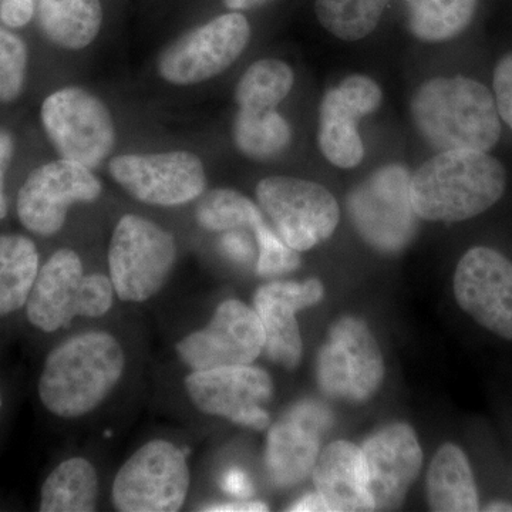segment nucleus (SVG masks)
Returning <instances> with one entry per match:
<instances>
[{
	"label": "nucleus",
	"instance_id": "nucleus-19",
	"mask_svg": "<svg viewBox=\"0 0 512 512\" xmlns=\"http://www.w3.org/2000/svg\"><path fill=\"white\" fill-rule=\"evenodd\" d=\"M325 288L318 279L269 282L256 291L254 309L265 330V353L276 365L293 370L302 360V338L296 313L318 305Z\"/></svg>",
	"mask_w": 512,
	"mask_h": 512
},
{
	"label": "nucleus",
	"instance_id": "nucleus-42",
	"mask_svg": "<svg viewBox=\"0 0 512 512\" xmlns=\"http://www.w3.org/2000/svg\"><path fill=\"white\" fill-rule=\"evenodd\" d=\"M2 396H0V409H2Z\"/></svg>",
	"mask_w": 512,
	"mask_h": 512
},
{
	"label": "nucleus",
	"instance_id": "nucleus-2",
	"mask_svg": "<svg viewBox=\"0 0 512 512\" xmlns=\"http://www.w3.org/2000/svg\"><path fill=\"white\" fill-rule=\"evenodd\" d=\"M505 184L503 164L485 151H440L412 175L410 195L421 220L461 222L497 204Z\"/></svg>",
	"mask_w": 512,
	"mask_h": 512
},
{
	"label": "nucleus",
	"instance_id": "nucleus-16",
	"mask_svg": "<svg viewBox=\"0 0 512 512\" xmlns=\"http://www.w3.org/2000/svg\"><path fill=\"white\" fill-rule=\"evenodd\" d=\"M454 296L478 325L512 342V262L493 248H471L454 274Z\"/></svg>",
	"mask_w": 512,
	"mask_h": 512
},
{
	"label": "nucleus",
	"instance_id": "nucleus-23",
	"mask_svg": "<svg viewBox=\"0 0 512 512\" xmlns=\"http://www.w3.org/2000/svg\"><path fill=\"white\" fill-rule=\"evenodd\" d=\"M37 20L53 45L80 50L99 36L103 8L100 0H39Z\"/></svg>",
	"mask_w": 512,
	"mask_h": 512
},
{
	"label": "nucleus",
	"instance_id": "nucleus-17",
	"mask_svg": "<svg viewBox=\"0 0 512 512\" xmlns=\"http://www.w3.org/2000/svg\"><path fill=\"white\" fill-rule=\"evenodd\" d=\"M379 84L365 74H352L323 96L319 107L318 146L330 164L355 168L365 157V146L357 130L363 117L382 104Z\"/></svg>",
	"mask_w": 512,
	"mask_h": 512
},
{
	"label": "nucleus",
	"instance_id": "nucleus-35",
	"mask_svg": "<svg viewBox=\"0 0 512 512\" xmlns=\"http://www.w3.org/2000/svg\"><path fill=\"white\" fill-rule=\"evenodd\" d=\"M221 248L228 258L238 262V264H249L255 256L251 239L244 231H238V229L224 232V237L221 239Z\"/></svg>",
	"mask_w": 512,
	"mask_h": 512
},
{
	"label": "nucleus",
	"instance_id": "nucleus-30",
	"mask_svg": "<svg viewBox=\"0 0 512 512\" xmlns=\"http://www.w3.org/2000/svg\"><path fill=\"white\" fill-rule=\"evenodd\" d=\"M195 220L210 232L252 228L264 221L262 212L241 192L231 188H215L202 195L195 210Z\"/></svg>",
	"mask_w": 512,
	"mask_h": 512
},
{
	"label": "nucleus",
	"instance_id": "nucleus-38",
	"mask_svg": "<svg viewBox=\"0 0 512 512\" xmlns=\"http://www.w3.org/2000/svg\"><path fill=\"white\" fill-rule=\"evenodd\" d=\"M211 512H265L269 511L268 505L259 501L238 500L231 503L212 504L202 508Z\"/></svg>",
	"mask_w": 512,
	"mask_h": 512
},
{
	"label": "nucleus",
	"instance_id": "nucleus-20",
	"mask_svg": "<svg viewBox=\"0 0 512 512\" xmlns=\"http://www.w3.org/2000/svg\"><path fill=\"white\" fill-rule=\"evenodd\" d=\"M316 491L330 511H375L367 491L362 448L349 441H335L319 454L312 471Z\"/></svg>",
	"mask_w": 512,
	"mask_h": 512
},
{
	"label": "nucleus",
	"instance_id": "nucleus-28",
	"mask_svg": "<svg viewBox=\"0 0 512 512\" xmlns=\"http://www.w3.org/2000/svg\"><path fill=\"white\" fill-rule=\"evenodd\" d=\"M295 73L288 63L262 59L248 67L235 87L239 109H276L291 93Z\"/></svg>",
	"mask_w": 512,
	"mask_h": 512
},
{
	"label": "nucleus",
	"instance_id": "nucleus-7",
	"mask_svg": "<svg viewBox=\"0 0 512 512\" xmlns=\"http://www.w3.org/2000/svg\"><path fill=\"white\" fill-rule=\"evenodd\" d=\"M412 175L400 164L383 165L348 197L352 224L370 247L396 254L412 242L417 214L410 195Z\"/></svg>",
	"mask_w": 512,
	"mask_h": 512
},
{
	"label": "nucleus",
	"instance_id": "nucleus-12",
	"mask_svg": "<svg viewBox=\"0 0 512 512\" xmlns=\"http://www.w3.org/2000/svg\"><path fill=\"white\" fill-rule=\"evenodd\" d=\"M103 184L90 168L73 161H52L35 168L20 187L16 212L20 224L39 237H53L74 204L99 200Z\"/></svg>",
	"mask_w": 512,
	"mask_h": 512
},
{
	"label": "nucleus",
	"instance_id": "nucleus-11",
	"mask_svg": "<svg viewBox=\"0 0 512 512\" xmlns=\"http://www.w3.org/2000/svg\"><path fill=\"white\" fill-rule=\"evenodd\" d=\"M251 40L242 13L229 12L191 29L165 47L157 60L161 79L174 86H194L229 69Z\"/></svg>",
	"mask_w": 512,
	"mask_h": 512
},
{
	"label": "nucleus",
	"instance_id": "nucleus-26",
	"mask_svg": "<svg viewBox=\"0 0 512 512\" xmlns=\"http://www.w3.org/2000/svg\"><path fill=\"white\" fill-rule=\"evenodd\" d=\"M232 136L239 153L252 160H271L284 153L292 141L288 121L276 109H239Z\"/></svg>",
	"mask_w": 512,
	"mask_h": 512
},
{
	"label": "nucleus",
	"instance_id": "nucleus-3",
	"mask_svg": "<svg viewBox=\"0 0 512 512\" xmlns=\"http://www.w3.org/2000/svg\"><path fill=\"white\" fill-rule=\"evenodd\" d=\"M414 126L439 151L491 150L501 136L494 94L470 77H436L410 103Z\"/></svg>",
	"mask_w": 512,
	"mask_h": 512
},
{
	"label": "nucleus",
	"instance_id": "nucleus-22",
	"mask_svg": "<svg viewBox=\"0 0 512 512\" xmlns=\"http://www.w3.org/2000/svg\"><path fill=\"white\" fill-rule=\"evenodd\" d=\"M427 501L431 510L437 512L480 510L470 461L456 444L441 446L431 461L427 473Z\"/></svg>",
	"mask_w": 512,
	"mask_h": 512
},
{
	"label": "nucleus",
	"instance_id": "nucleus-37",
	"mask_svg": "<svg viewBox=\"0 0 512 512\" xmlns=\"http://www.w3.org/2000/svg\"><path fill=\"white\" fill-rule=\"evenodd\" d=\"M221 488L225 493L238 498V500H249L255 493L251 477L239 467H232L225 471L221 478Z\"/></svg>",
	"mask_w": 512,
	"mask_h": 512
},
{
	"label": "nucleus",
	"instance_id": "nucleus-34",
	"mask_svg": "<svg viewBox=\"0 0 512 512\" xmlns=\"http://www.w3.org/2000/svg\"><path fill=\"white\" fill-rule=\"evenodd\" d=\"M33 15H35L33 0H0V20L8 28H25Z\"/></svg>",
	"mask_w": 512,
	"mask_h": 512
},
{
	"label": "nucleus",
	"instance_id": "nucleus-40",
	"mask_svg": "<svg viewBox=\"0 0 512 512\" xmlns=\"http://www.w3.org/2000/svg\"><path fill=\"white\" fill-rule=\"evenodd\" d=\"M272 0H224V5L232 12H242V10H252L261 8Z\"/></svg>",
	"mask_w": 512,
	"mask_h": 512
},
{
	"label": "nucleus",
	"instance_id": "nucleus-13",
	"mask_svg": "<svg viewBox=\"0 0 512 512\" xmlns=\"http://www.w3.org/2000/svg\"><path fill=\"white\" fill-rule=\"evenodd\" d=\"M109 171L134 200L157 207L188 204L207 187L204 164L190 151L121 154L111 158Z\"/></svg>",
	"mask_w": 512,
	"mask_h": 512
},
{
	"label": "nucleus",
	"instance_id": "nucleus-8",
	"mask_svg": "<svg viewBox=\"0 0 512 512\" xmlns=\"http://www.w3.org/2000/svg\"><path fill=\"white\" fill-rule=\"evenodd\" d=\"M191 474L181 448L151 440L138 448L113 483V504L123 512H175L184 507Z\"/></svg>",
	"mask_w": 512,
	"mask_h": 512
},
{
	"label": "nucleus",
	"instance_id": "nucleus-4",
	"mask_svg": "<svg viewBox=\"0 0 512 512\" xmlns=\"http://www.w3.org/2000/svg\"><path fill=\"white\" fill-rule=\"evenodd\" d=\"M110 276L84 274L82 258L73 249L56 251L40 266L26 302L30 325L45 333L69 326L77 316L100 318L114 303Z\"/></svg>",
	"mask_w": 512,
	"mask_h": 512
},
{
	"label": "nucleus",
	"instance_id": "nucleus-32",
	"mask_svg": "<svg viewBox=\"0 0 512 512\" xmlns=\"http://www.w3.org/2000/svg\"><path fill=\"white\" fill-rule=\"evenodd\" d=\"M258 259L256 272L262 278H275L295 271L301 264L298 251L289 247L284 239L271 229L265 220L254 228Z\"/></svg>",
	"mask_w": 512,
	"mask_h": 512
},
{
	"label": "nucleus",
	"instance_id": "nucleus-27",
	"mask_svg": "<svg viewBox=\"0 0 512 512\" xmlns=\"http://www.w3.org/2000/svg\"><path fill=\"white\" fill-rule=\"evenodd\" d=\"M478 0H406L409 29L421 42L454 39L470 26Z\"/></svg>",
	"mask_w": 512,
	"mask_h": 512
},
{
	"label": "nucleus",
	"instance_id": "nucleus-33",
	"mask_svg": "<svg viewBox=\"0 0 512 512\" xmlns=\"http://www.w3.org/2000/svg\"><path fill=\"white\" fill-rule=\"evenodd\" d=\"M494 99L498 114L512 130V53L504 56L495 66Z\"/></svg>",
	"mask_w": 512,
	"mask_h": 512
},
{
	"label": "nucleus",
	"instance_id": "nucleus-29",
	"mask_svg": "<svg viewBox=\"0 0 512 512\" xmlns=\"http://www.w3.org/2000/svg\"><path fill=\"white\" fill-rule=\"evenodd\" d=\"M392 0H316L320 25L345 42H357L375 32Z\"/></svg>",
	"mask_w": 512,
	"mask_h": 512
},
{
	"label": "nucleus",
	"instance_id": "nucleus-41",
	"mask_svg": "<svg viewBox=\"0 0 512 512\" xmlns=\"http://www.w3.org/2000/svg\"><path fill=\"white\" fill-rule=\"evenodd\" d=\"M484 511L512 512V504L507 501H493V503L485 505Z\"/></svg>",
	"mask_w": 512,
	"mask_h": 512
},
{
	"label": "nucleus",
	"instance_id": "nucleus-21",
	"mask_svg": "<svg viewBox=\"0 0 512 512\" xmlns=\"http://www.w3.org/2000/svg\"><path fill=\"white\" fill-rule=\"evenodd\" d=\"M322 434L286 413L269 429L265 466L269 480L279 488H292L311 476L319 457Z\"/></svg>",
	"mask_w": 512,
	"mask_h": 512
},
{
	"label": "nucleus",
	"instance_id": "nucleus-6",
	"mask_svg": "<svg viewBox=\"0 0 512 512\" xmlns=\"http://www.w3.org/2000/svg\"><path fill=\"white\" fill-rule=\"evenodd\" d=\"M40 121L63 160L94 170L116 147V126L103 100L82 87L67 86L46 97Z\"/></svg>",
	"mask_w": 512,
	"mask_h": 512
},
{
	"label": "nucleus",
	"instance_id": "nucleus-14",
	"mask_svg": "<svg viewBox=\"0 0 512 512\" xmlns=\"http://www.w3.org/2000/svg\"><path fill=\"white\" fill-rule=\"evenodd\" d=\"M185 390L202 413L254 430H264L271 423L265 404L274 396V382L259 367L192 370L185 377Z\"/></svg>",
	"mask_w": 512,
	"mask_h": 512
},
{
	"label": "nucleus",
	"instance_id": "nucleus-36",
	"mask_svg": "<svg viewBox=\"0 0 512 512\" xmlns=\"http://www.w3.org/2000/svg\"><path fill=\"white\" fill-rule=\"evenodd\" d=\"M15 154V140L5 128H0V221L8 215V198L5 192V178Z\"/></svg>",
	"mask_w": 512,
	"mask_h": 512
},
{
	"label": "nucleus",
	"instance_id": "nucleus-1",
	"mask_svg": "<svg viewBox=\"0 0 512 512\" xmlns=\"http://www.w3.org/2000/svg\"><path fill=\"white\" fill-rule=\"evenodd\" d=\"M124 367L126 356L110 333L74 335L47 355L37 386L40 402L57 417H82L113 392Z\"/></svg>",
	"mask_w": 512,
	"mask_h": 512
},
{
	"label": "nucleus",
	"instance_id": "nucleus-24",
	"mask_svg": "<svg viewBox=\"0 0 512 512\" xmlns=\"http://www.w3.org/2000/svg\"><path fill=\"white\" fill-rule=\"evenodd\" d=\"M99 476L84 458L63 461L49 474L40 490L42 512H90L96 510Z\"/></svg>",
	"mask_w": 512,
	"mask_h": 512
},
{
	"label": "nucleus",
	"instance_id": "nucleus-25",
	"mask_svg": "<svg viewBox=\"0 0 512 512\" xmlns=\"http://www.w3.org/2000/svg\"><path fill=\"white\" fill-rule=\"evenodd\" d=\"M39 269V252L32 239L0 235V318L26 306Z\"/></svg>",
	"mask_w": 512,
	"mask_h": 512
},
{
	"label": "nucleus",
	"instance_id": "nucleus-18",
	"mask_svg": "<svg viewBox=\"0 0 512 512\" xmlns=\"http://www.w3.org/2000/svg\"><path fill=\"white\" fill-rule=\"evenodd\" d=\"M362 456L375 510L399 508L423 467V451L412 427L394 423L377 430L362 447Z\"/></svg>",
	"mask_w": 512,
	"mask_h": 512
},
{
	"label": "nucleus",
	"instance_id": "nucleus-39",
	"mask_svg": "<svg viewBox=\"0 0 512 512\" xmlns=\"http://www.w3.org/2000/svg\"><path fill=\"white\" fill-rule=\"evenodd\" d=\"M288 511H296V512H312V511H330L328 503L323 500L322 495L315 491V493H309L303 495V497L299 498L298 501H295L288 508Z\"/></svg>",
	"mask_w": 512,
	"mask_h": 512
},
{
	"label": "nucleus",
	"instance_id": "nucleus-10",
	"mask_svg": "<svg viewBox=\"0 0 512 512\" xmlns=\"http://www.w3.org/2000/svg\"><path fill=\"white\" fill-rule=\"evenodd\" d=\"M318 384L323 393L349 403H365L384 379L379 343L363 320L345 316L330 329L320 349Z\"/></svg>",
	"mask_w": 512,
	"mask_h": 512
},
{
	"label": "nucleus",
	"instance_id": "nucleus-31",
	"mask_svg": "<svg viewBox=\"0 0 512 512\" xmlns=\"http://www.w3.org/2000/svg\"><path fill=\"white\" fill-rule=\"evenodd\" d=\"M29 53L25 42L0 28V103L19 99L25 87Z\"/></svg>",
	"mask_w": 512,
	"mask_h": 512
},
{
	"label": "nucleus",
	"instance_id": "nucleus-9",
	"mask_svg": "<svg viewBox=\"0 0 512 512\" xmlns=\"http://www.w3.org/2000/svg\"><path fill=\"white\" fill-rule=\"evenodd\" d=\"M256 200L274 224L276 234L295 251L315 248L338 228V201L313 181L285 175L264 178L256 185Z\"/></svg>",
	"mask_w": 512,
	"mask_h": 512
},
{
	"label": "nucleus",
	"instance_id": "nucleus-5",
	"mask_svg": "<svg viewBox=\"0 0 512 512\" xmlns=\"http://www.w3.org/2000/svg\"><path fill=\"white\" fill-rule=\"evenodd\" d=\"M171 232L148 218L127 214L111 235L109 271L117 298L146 302L161 291L177 262Z\"/></svg>",
	"mask_w": 512,
	"mask_h": 512
},
{
	"label": "nucleus",
	"instance_id": "nucleus-15",
	"mask_svg": "<svg viewBox=\"0 0 512 512\" xmlns=\"http://www.w3.org/2000/svg\"><path fill=\"white\" fill-rule=\"evenodd\" d=\"M265 348V330L255 309L228 299L204 329L177 343L178 357L191 370L252 365Z\"/></svg>",
	"mask_w": 512,
	"mask_h": 512
}]
</instances>
